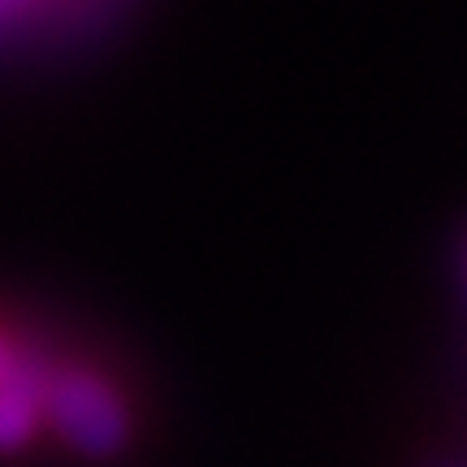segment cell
Masks as SVG:
<instances>
[{
    "mask_svg": "<svg viewBox=\"0 0 467 467\" xmlns=\"http://www.w3.org/2000/svg\"><path fill=\"white\" fill-rule=\"evenodd\" d=\"M44 420L78 454H113L126 441V407L104 377L87 368H57L44 381Z\"/></svg>",
    "mask_w": 467,
    "mask_h": 467,
    "instance_id": "1",
    "label": "cell"
},
{
    "mask_svg": "<svg viewBox=\"0 0 467 467\" xmlns=\"http://www.w3.org/2000/svg\"><path fill=\"white\" fill-rule=\"evenodd\" d=\"M22 5H26V0H0V17L9 14V9H22Z\"/></svg>",
    "mask_w": 467,
    "mask_h": 467,
    "instance_id": "2",
    "label": "cell"
}]
</instances>
